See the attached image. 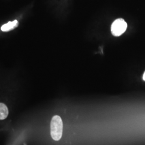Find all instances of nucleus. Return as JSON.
<instances>
[{
	"label": "nucleus",
	"instance_id": "1",
	"mask_svg": "<svg viewBox=\"0 0 145 145\" xmlns=\"http://www.w3.org/2000/svg\"><path fill=\"white\" fill-rule=\"evenodd\" d=\"M63 123L62 119L59 116H54L51 122V135L52 139L59 141L62 137Z\"/></svg>",
	"mask_w": 145,
	"mask_h": 145
},
{
	"label": "nucleus",
	"instance_id": "2",
	"mask_svg": "<svg viewBox=\"0 0 145 145\" xmlns=\"http://www.w3.org/2000/svg\"><path fill=\"white\" fill-rule=\"evenodd\" d=\"M127 27V24L124 19H117L112 24L111 27V33L114 36H120L124 33Z\"/></svg>",
	"mask_w": 145,
	"mask_h": 145
},
{
	"label": "nucleus",
	"instance_id": "3",
	"mask_svg": "<svg viewBox=\"0 0 145 145\" xmlns=\"http://www.w3.org/2000/svg\"><path fill=\"white\" fill-rule=\"evenodd\" d=\"M18 26V22L17 20L9 22L7 24H4L1 27V30L3 32L11 31L12 30L15 29L17 26Z\"/></svg>",
	"mask_w": 145,
	"mask_h": 145
},
{
	"label": "nucleus",
	"instance_id": "4",
	"mask_svg": "<svg viewBox=\"0 0 145 145\" xmlns=\"http://www.w3.org/2000/svg\"><path fill=\"white\" fill-rule=\"evenodd\" d=\"M9 111L5 104L0 103V120L5 119L7 117Z\"/></svg>",
	"mask_w": 145,
	"mask_h": 145
},
{
	"label": "nucleus",
	"instance_id": "5",
	"mask_svg": "<svg viewBox=\"0 0 145 145\" xmlns=\"http://www.w3.org/2000/svg\"><path fill=\"white\" fill-rule=\"evenodd\" d=\"M142 79L144 81H145V71L144 73V74H143V76H142Z\"/></svg>",
	"mask_w": 145,
	"mask_h": 145
}]
</instances>
